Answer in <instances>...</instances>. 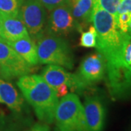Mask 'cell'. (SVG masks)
<instances>
[{
	"mask_svg": "<svg viewBox=\"0 0 131 131\" xmlns=\"http://www.w3.org/2000/svg\"><path fill=\"white\" fill-rule=\"evenodd\" d=\"M22 0H0V14L18 15Z\"/></svg>",
	"mask_w": 131,
	"mask_h": 131,
	"instance_id": "obj_15",
	"label": "cell"
},
{
	"mask_svg": "<svg viewBox=\"0 0 131 131\" xmlns=\"http://www.w3.org/2000/svg\"><path fill=\"white\" fill-rule=\"evenodd\" d=\"M41 76L56 90L62 84H66L73 90H83L86 88L77 74H71L60 66L47 65L42 70Z\"/></svg>",
	"mask_w": 131,
	"mask_h": 131,
	"instance_id": "obj_8",
	"label": "cell"
},
{
	"mask_svg": "<svg viewBox=\"0 0 131 131\" xmlns=\"http://www.w3.org/2000/svg\"><path fill=\"white\" fill-rule=\"evenodd\" d=\"M55 119L58 131H86L83 105L74 93L62 97L56 108Z\"/></svg>",
	"mask_w": 131,
	"mask_h": 131,
	"instance_id": "obj_4",
	"label": "cell"
},
{
	"mask_svg": "<svg viewBox=\"0 0 131 131\" xmlns=\"http://www.w3.org/2000/svg\"><path fill=\"white\" fill-rule=\"evenodd\" d=\"M17 84L38 119L46 124L53 122L59 103L56 90L47 84L41 75H24L19 77Z\"/></svg>",
	"mask_w": 131,
	"mask_h": 131,
	"instance_id": "obj_2",
	"label": "cell"
},
{
	"mask_svg": "<svg viewBox=\"0 0 131 131\" xmlns=\"http://www.w3.org/2000/svg\"><path fill=\"white\" fill-rule=\"evenodd\" d=\"M31 72V66L9 45L0 41V77L4 80H12Z\"/></svg>",
	"mask_w": 131,
	"mask_h": 131,
	"instance_id": "obj_6",
	"label": "cell"
},
{
	"mask_svg": "<svg viewBox=\"0 0 131 131\" xmlns=\"http://www.w3.org/2000/svg\"><path fill=\"white\" fill-rule=\"evenodd\" d=\"M26 131H50V128L44 124H35Z\"/></svg>",
	"mask_w": 131,
	"mask_h": 131,
	"instance_id": "obj_22",
	"label": "cell"
},
{
	"mask_svg": "<svg viewBox=\"0 0 131 131\" xmlns=\"http://www.w3.org/2000/svg\"><path fill=\"white\" fill-rule=\"evenodd\" d=\"M122 0H93V5H96L114 16L117 15V8Z\"/></svg>",
	"mask_w": 131,
	"mask_h": 131,
	"instance_id": "obj_17",
	"label": "cell"
},
{
	"mask_svg": "<svg viewBox=\"0 0 131 131\" xmlns=\"http://www.w3.org/2000/svg\"><path fill=\"white\" fill-rule=\"evenodd\" d=\"M125 60L127 65L131 67V42L127 45L125 51Z\"/></svg>",
	"mask_w": 131,
	"mask_h": 131,
	"instance_id": "obj_21",
	"label": "cell"
},
{
	"mask_svg": "<svg viewBox=\"0 0 131 131\" xmlns=\"http://www.w3.org/2000/svg\"><path fill=\"white\" fill-rule=\"evenodd\" d=\"M66 4L79 27L81 24L90 22L93 0H66Z\"/></svg>",
	"mask_w": 131,
	"mask_h": 131,
	"instance_id": "obj_14",
	"label": "cell"
},
{
	"mask_svg": "<svg viewBox=\"0 0 131 131\" xmlns=\"http://www.w3.org/2000/svg\"><path fill=\"white\" fill-rule=\"evenodd\" d=\"M127 34L131 37V18L127 24Z\"/></svg>",
	"mask_w": 131,
	"mask_h": 131,
	"instance_id": "obj_23",
	"label": "cell"
},
{
	"mask_svg": "<svg viewBox=\"0 0 131 131\" xmlns=\"http://www.w3.org/2000/svg\"><path fill=\"white\" fill-rule=\"evenodd\" d=\"M83 108L86 131H103L106 119V108L101 98L98 96L86 98Z\"/></svg>",
	"mask_w": 131,
	"mask_h": 131,
	"instance_id": "obj_10",
	"label": "cell"
},
{
	"mask_svg": "<svg viewBox=\"0 0 131 131\" xmlns=\"http://www.w3.org/2000/svg\"><path fill=\"white\" fill-rule=\"evenodd\" d=\"M106 71V61L98 52L92 54L84 58L80 64L77 75L87 87L103 80Z\"/></svg>",
	"mask_w": 131,
	"mask_h": 131,
	"instance_id": "obj_9",
	"label": "cell"
},
{
	"mask_svg": "<svg viewBox=\"0 0 131 131\" xmlns=\"http://www.w3.org/2000/svg\"><path fill=\"white\" fill-rule=\"evenodd\" d=\"M0 99L14 114L19 116L25 109L24 97L13 84L0 79Z\"/></svg>",
	"mask_w": 131,
	"mask_h": 131,
	"instance_id": "obj_12",
	"label": "cell"
},
{
	"mask_svg": "<svg viewBox=\"0 0 131 131\" xmlns=\"http://www.w3.org/2000/svg\"><path fill=\"white\" fill-rule=\"evenodd\" d=\"M77 28L80 27L66 3L50 10L46 28L47 34L63 37Z\"/></svg>",
	"mask_w": 131,
	"mask_h": 131,
	"instance_id": "obj_7",
	"label": "cell"
},
{
	"mask_svg": "<svg viewBox=\"0 0 131 131\" xmlns=\"http://www.w3.org/2000/svg\"><path fill=\"white\" fill-rule=\"evenodd\" d=\"M37 51L39 63L60 66L68 69L74 66L71 50L63 37L42 34L37 39Z\"/></svg>",
	"mask_w": 131,
	"mask_h": 131,
	"instance_id": "obj_3",
	"label": "cell"
},
{
	"mask_svg": "<svg viewBox=\"0 0 131 131\" xmlns=\"http://www.w3.org/2000/svg\"><path fill=\"white\" fill-rule=\"evenodd\" d=\"M0 41L1 42H4V39H3V36H2V31L1 23H0Z\"/></svg>",
	"mask_w": 131,
	"mask_h": 131,
	"instance_id": "obj_24",
	"label": "cell"
},
{
	"mask_svg": "<svg viewBox=\"0 0 131 131\" xmlns=\"http://www.w3.org/2000/svg\"><path fill=\"white\" fill-rule=\"evenodd\" d=\"M43 6L45 7V9L50 11L55 7H56L59 5L65 4L66 0H39Z\"/></svg>",
	"mask_w": 131,
	"mask_h": 131,
	"instance_id": "obj_18",
	"label": "cell"
},
{
	"mask_svg": "<svg viewBox=\"0 0 131 131\" xmlns=\"http://www.w3.org/2000/svg\"><path fill=\"white\" fill-rule=\"evenodd\" d=\"M18 15L28 34L38 39L42 35L45 25V7L39 0H22Z\"/></svg>",
	"mask_w": 131,
	"mask_h": 131,
	"instance_id": "obj_5",
	"label": "cell"
},
{
	"mask_svg": "<svg viewBox=\"0 0 131 131\" xmlns=\"http://www.w3.org/2000/svg\"><path fill=\"white\" fill-rule=\"evenodd\" d=\"M90 22L96 31V49L106 61L108 88L114 99L131 95V67L125 60L131 37L117 27L115 16L93 5Z\"/></svg>",
	"mask_w": 131,
	"mask_h": 131,
	"instance_id": "obj_1",
	"label": "cell"
},
{
	"mask_svg": "<svg viewBox=\"0 0 131 131\" xmlns=\"http://www.w3.org/2000/svg\"><path fill=\"white\" fill-rule=\"evenodd\" d=\"M68 86L66 84H62L60 86L58 87V88L56 89V93L57 95L58 98L60 97H63L66 95L68 94Z\"/></svg>",
	"mask_w": 131,
	"mask_h": 131,
	"instance_id": "obj_20",
	"label": "cell"
},
{
	"mask_svg": "<svg viewBox=\"0 0 131 131\" xmlns=\"http://www.w3.org/2000/svg\"><path fill=\"white\" fill-rule=\"evenodd\" d=\"M0 23L5 43L14 42L20 38L29 36L26 27L19 15H7L0 14Z\"/></svg>",
	"mask_w": 131,
	"mask_h": 131,
	"instance_id": "obj_11",
	"label": "cell"
},
{
	"mask_svg": "<svg viewBox=\"0 0 131 131\" xmlns=\"http://www.w3.org/2000/svg\"><path fill=\"white\" fill-rule=\"evenodd\" d=\"M96 31L95 28L93 26H90L88 31L82 33L80 37V46L86 48L95 47L96 46Z\"/></svg>",
	"mask_w": 131,
	"mask_h": 131,
	"instance_id": "obj_16",
	"label": "cell"
},
{
	"mask_svg": "<svg viewBox=\"0 0 131 131\" xmlns=\"http://www.w3.org/2000/svg\"><path fill=\"white\" fill-rule=\"evenodd\" d=\"M123 13H131V0H122L117 8V15ZM116 17V16H115Z\"/></svg>",
	"mask_w": 131,
	"mask_h": 131,
	"instance_id": "obj_19",
	"label": "cell"
},
{
	"mask_svg": "<svg viewBox=\"0 0 131 131\" xmlns=\"http://www.w3.org/2000/svg\"><path fill=\"white\" fill-rule=\"evenodd\" d=\"M30 66L39 63L37 45L29 36L7 43Z\"/></svg>",
	"mask_w": 131,
	"mask_h": 131,
	"instance_id": "obj_13",
	"label": "cell"
}]
</instances>
